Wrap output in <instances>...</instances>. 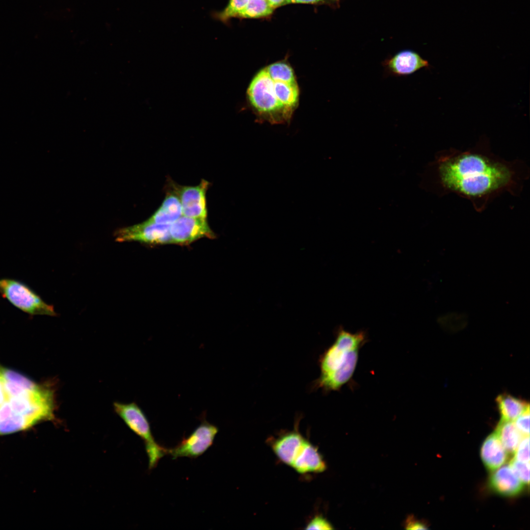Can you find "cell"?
I'll use <instances>...</instances> for the list:
<instances>
[{
    "mask_svg": "<svg viewBox=\"0 0 530 530\" xmlns=\"http://www.w3.org/2000/svg\"><path fill=\"white\" fill-rule=\"evenodd\" d=\"M509 465L524 485H529L530 462H522L513 458L510 461Z\"/></svg>",
    "mask_w": 530,
    "mask_h": 530,
    "instance_id": "obj_21",
    "label": "cell"
},
{
    "mask_svg": "<svg viewBox=\"0 0 530 530\" xmlns=\"http://www.w3.org/2000/svg\"><path fill=\"white\" fill-rule=\"evenodd\" d=\"M292 3L322 4L324 2L323 0H286L285 5Z\"/></svg>",
    "mask_w": 530,
    "mask_h": 530,
    "instance_id": "obj_27",
    "label": "cell"
},
{
    "mask_svg": "<svg viewBox=\"0 0 530 530\" xmlns=\"http://www.w3.org/2000/svg\"><path fill=\"white\" fill-rule=\"evenodd\" d=\"M209 185L208 181L203 180L197 186H180L177 188L175 192L181 202L183 215L207 218L206 193Z\"/></svg>",
    "mask_w": 530,
    "mask_h": 530,
    "instance_id": "obj_10",
    "label": "cell"
},
{
    "mask_svg": "<svg viewBox=\"0 0 530 530\" xmlns=\"http://www.w3.org/2000/svg\"><path fill=\"white\" fill-rule=\"evenodd\" d=\"M270 6L274 10L285 5L286 0H267Z\"/></svg>",
    "mask_w": 530,
    "mask_h": 530,
    "instance_id": "obj_28",
    "label": "cell"
},
{
    "mask_svg": "<svg viewBox=\"0 0 530 530\" xmlns=\"http://www.w3.org/2000/svg\"><path fill=\"white\" fill-rule=\"evenodd\" d=\"M249 0H229L225 8L213 15L217 20L227 23L232 18L237 17L238 14L246 6Z\"/></svg>",
    "mask_w": 530,
    "mask_h": 530,
    "instance_id": "obj_20",
    "label": "cell"
},
{
    "mask_svg": "<svg viewBox=\"0 0 530 530\" xmlns=\"http://www.w3.org/2000/svg\"><path fill=\"white\" fill-rule=\"evenodd\" d=\"M0 295L13 306L31 316L56 315L52 305L45 302L28 285L18 280L0 279Z\"/></svg>",
    "mask_w": 530,
    "mask_h": 530,
    "instance_id": "obj_6",
    "label": "cell"
},
{
    "mask_svg": "<svg viewBox=\"0 0 530 530\" xmlns=\"http://www.w3.org/2000/svg\"><path fill=\"white\" fill-rule=\"evenodd\" d=\"M488 149H450L438 153L430 164L435 193L466 199L478 212L504 193L519 196L529 179V166L520 159L505 160Z\"/></svg>",
    "mask_w": 530,
    "mask_h": 530,
    "instance_id": "obj_1",
    "label": "cell"
},
{
    "mask_svg": "<svg viewBox=\"0 0 530 530\" xmlns=\"http://www.w3.org/2000/svg\"><path fill=\"white\" fill-rule=\"evenodd\" d=\"M480 454L484 465L491 471L499 469L507 458V452L495 432L485 439L480 448Z\"/></svg>",
    "mask_w": 530,
    "mask_h": 530,
    "instance_id": "obj_15",
    "label": "cell"
},
{
    "mask_svg": "<svg viewBox=\"0 0 530 530\" xmlns=\"http://www.w3.org/2000/svg\"><path fill=\"white\" fill-rule=\"evenodd\" d=\"M306 530H333V527L327 519L317 515L312 519L306 525Z\"/></svg>",
    "mask_w": 530,
    "mask_h": 530,
    "instance_id": "obj_24",
    "label": "cell"
},
{
    "mask_svg": "<svg viewBox=\"0 0 530 530\" xmlns=\"http://www.w3.org/2000/svg\"><path fill=\"white\" fill-rule=\"evenodd\" d=\"M324 4H337L340 0H323Z\"/></svg>",
    "mask_w": 530,
    "mask_h": 530,
    "instance_id": "obj_29",
    "label": "cell"
},
{
    "mask_svg": "<svg viewBox=\"0 0 530 530\" xmlns=\"http://www.w3.org/2000/svg\"><path fill=\"white\" fill-rule=\"evenodd\" d=\"M9 395L5 388L3 381L0 376V408L7 401Z\"/></svg>",
    "mask_w": 530,
    "mask_h": 530,
    "instance_id": "obj_26",
    "label": "cell"
},
{
    "mask_svg": "<svg viewBox=\"0 0 530 530\" xmlns=\"http://www.w3.org/2000/svg\"><path fill=\"white\" fill-rule=\"evenodd\" d=\"M515 425L524 436L530 435V408L515 419Z\"/></svg>",
    "mask_w": 530,
    "mask_h": 530,
    "instance_id": "obj_23",
    "label": "cell"
},
{
    "mask_svg": "<svg viewBox=\"0 0 530 530\" xmlns=\"http://www.w3.org/2000/svg\"><path fill=\"white\" fill-rule=\"evenodd\" d=\"M384 74L387 76L410 75L419 70L429 66L428 62L416 52L405 50L385 59L382 63Z\"/></svg>",
    "mask_w": 530,
    "mask_h": 530,
    "instance_id": "obj_11",
    "label": "cell"
},
{
    "mask_svg": "<svg viewBox=\"0 0 530 530\" xmlns=\"http://www.w3.org/2000/svg\"><path fill=\"white\" fill-rule=\"evenodd\" d=\"M9 398L0 408V436L21 432L44 421L54 418V393L39 385Z\"/></svg>",
    "mask_w": 530,
    "mask_h": 530,
    "instance_id": "obj_4",
    "label": "cell"
},
{
    "mask_svg": "<svg viewBox=\"0 0 530 530\" xmlns=\"http://www.w3.org/2000/svg\"><path fill=\"white\" fill-rule=\"evenodd\" d=\"M246 99L260 120L272 124L290 122L299 99L298 84L291 64L285 59L261 69L248 85Z\"/></svg>",
    "mask_w": 530,
    "mask_h": 530,
    "instance_id": "obj_2",
    "label": "cell"
},
{
    "mask_svg": "<svg viewBox=\"0 0 530 530\" xmlns=\"http://www.w3.org/2000/svg\"><path fill=\"white\" fill-rule=\"evenodd\" d=\"M495 433L508 454L514 453L522 439V434L512 421L501 420Z\"/></svg>",
    "mask_w": 530,
    "mask_h": 530,
    "instance_id": "obj_18",
    "label": "cell"
},
{
    "mask_svg": "<svg viewBox=\"0 0 530 530\" xmlns=\"http://www.w3.org/2000/svg\"><path fill=\"white\" fill-rule=\"evenodd\" d=\"M182 215L181 202L176 192H169L158 209L147 220L156 224L170 225Z\"/></svg>",
    "mask_w": 530,
    "mask_h": 530,
    "instance_id": "obj_16",
    "label": "cell"
},
{
    "mask_svg": "<svg viewBox=\"0 0 530 530\" xmlns=\"http://www.w3.org/2000/svg\"><path fill=\"white\" fill-rule=\"evenodd\" d=\"M489 485L493 491L499 495L513 497L522 492L524 484L511 466L506 465L492 475L489 479Z\"/></svg>",
    "mask_w": 530,
    "mask_h": 530,
    "instance_id": "obj_14",
    "label": "cell"
},
{
    "mask_svg": "<svg viewBox=\"0 0 530 530\" xmlns=\"http://www.w3.org/2000/svg\"><path fill=\"white\" fill-rule=\"evenodd\" d=\"M115 412L129 428L143 441L148 457L149 469L155 468L160 459L167 454V449L159 445L152 434L150 423L142 409L134 402H114Z\"/></svg>",
    "mask_w": 530,
    "mask_h": 530,
    "instance_id": "obj_5",
    "label": "cell"
},
{
    "mask_svg": "<svg viewBox=\"0 0 530 530\" xmlns=\"http://www.w3.org/2000/svg\"><path fill=\"white\" fill-rule=\"evenodd\" d=\"M367 340L363 331L351 333L338 329L335 342L320 358L319 377L315 382L318 389L337 391L351 380L357 365L360 349Z\"/></svg>",
    "mask_w": 530,
    "mask_h": 530,
    "instance_id": "obj_3",
    "label": "cell"
},
{
    "mask_svg": "<svg viewBox=\"0 0 530 530\" xmlns=\"http://www.w3.org/2000/svg\"><path fill=\"white\" fill-rule=\"evenodd\" d=\"M171 244H187L204 238H212L215 235L206 218L182 215L170 224Z\"/></svg>",
    "mask_w": 530,
    "mask_h": 530,
    "instance_id": "obj_9",
    "label": "cell"
},
{
    "mask_svg": "<svg viewBox=\"0 0 530 530\" xmlns=\"http://www.w3.org/2000/svg\"><path fill=\"white\" fill-rule=\"evenodd\" d=\"M305 440L298 431L296 425L293 430L284 432L271 440L270 445L278 459L291 466Z\"/></svg>",
    "mask_w": 530,
    "mask_h": 530,
    "instance_id": "obj_12",
    "label": "cell"
},
{
    "mask_svg": "<svg viewBox=\"0 0 530 530\" xmlns=\"http://www.w3.org/2000/svg\"><path fill=\"white\" fill-rule=\"evenodd\" d=\"M291 466L297 473L301 474L322 473L327 467L326 463L318 448L306 440Z\"/></svg>",
    "mask_w": 530,
    "mask_h": 530,
    "instance_id": "obj_13",
    "label": "cell"
},
{
    "mask_svg": "<svg viewBox=\"0 0 530 530\" xmlns=\"http://www.w3.org/2000/svg\"><path fill=\"white\" fill-rule=\"evenodd\" d=\"M218 430V427L208 422L203 415L200 424L188 437H184L174 448L167 449V454L174 459L182 457L197 458L212 445Z\"/></svg>",
    "mask_w": 530,
    "mask_h": 530,
    "instance_id": "obj_7",
    "label": "cell"
},
{
    "mask_svg": "<svg viewBox=\"0 0 530 530\" xmlns=\"http://www.w3.org/2000/svg\"><path fill=\"white\" fill-rule=\"evenodd\" d=\"M273 11L267 0H249L245 7L238 14L236 18H265L270 16Z\"/></svg>",
    "mask_w": 530,
    "mask_h": 530,
    "instance_id": "obj_19",
    "label": "cell"
},
{
    "mask_svg": "<svg viewBox=\"0 0 530 530\" xmlns=\"http://www.w3.org/2000/svg\"><path fill=\"white\" fill-rule=\"evenodd\" d=\"M496 401L503 421H514L530 408L529 402L506 393L499 395Z\"/></svg>",
    "mask_w": 530,
    "mask_h": 530,
    "instance_id": "obj_17",
    "label": "cell"
},
{
    "mask_svg": "<svg viewBox=\"0 0 530 530\" xmlns=\"http://www.w3.org/2000/svg\"><path fill=\"white\" fill-rule=\"evenodd\" d=\"M405 528L408 530H426L427 529L424 523L416 520L412 516L409 517L406 520Z\"/></svg>",
    "mask_w": 530,
    "mask_h": 530,
    "instance_id": "obj_25",
    "label": "cell"
},
{
    "mask_svg": "<svg viewBox=\"0 0 530 530\" xmlns=\"http://www.w3.org/2000/svg\"><path fill=\"white\" fill-rule=\"evenodd\" d=\"M514 458L524 462H530V437L524 436L514 453Z\"/></svg>",
    "mask_w": 530,
    "mask_h": 530,
    "instance_id": "obj_22",
    "label": "cell"
},
{
    "mask_svg": "<svg viewBox=\"0 0 530 530\" xmlns=\"http://www.w3.org/2000/svg\"><path fill=\"white\" fill-rule=\"evenodd\" d=\"M170 225L159 224L147 220L119 229L116 234L118 241H135L150 244H171Z\"/></svg>",
    "mask_w": 530,
    "mask_h": 530,
    "instance_id": "obj_8",
    "label": "cell"
}]
</instances>
